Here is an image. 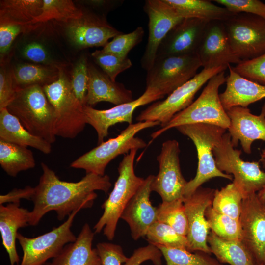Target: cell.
I'll use <instances>...</instances> for the list:
<instances>
[{"mask_svg":"<svg viewBox=\"0 0 265 265\" xmlns=\"http://www.w3.org/2000/svg\"><path fill=\"white\" fill-rule=\"evenodd\" d=\"M41 166L43 173L34 187L31 200L33 207L29 213L30 226L37 225L47 213L52 211L61 221L76 210L90 208L97 197L95 191L106 193L111 186L107 175L86 173L79 181L70 182L60 180L45 163L42 162Z\"/></svg>","mask_w":265,"mask_h":265,"instance_id":"cell-1","label":"cell"},{"mask_svg":"<svg viewBox=\"0 0 265 265\" xmlns=\"http://www.w3.org/2000/svg\"><path fill=\"white\" fill-rule=\"evenodd\" d=\"M6 108L30 133L51 144L55 141V113L43 86L17 88L14 98Z\"/></svg>","mask_w":265,"mask_h":265,"instance_id":"cell-2","label":"cell"},{"mask_svg":"<svg viewBox=\"0 0 265 265\" xmlns=\"http://www.w3.org/2000/svg\"><path fill=\"white\" fill-rule=\"evenodd\" d=\"M226 80L225 71L213 76L195 101L151 134L152 140L170 129L187 124H208L228 129L230 119L222 105L219 94V87Z\"/></svg>","mask_w":265,"mask_h":265,"instance_id":"cell-3","label":"cell"},{"mask_svg":"<svg viewBox=\"0 0 265 265\" xmlns=\"http://www.w3.org/2000/svg\"><path fill=\"white\" fill-rule=\"evenodd\" d=\"M137 150L133 149L124 155L118 167L119 175L113 190L102 205L103 213L93 228L95 233L103 231L109 240L114 238L123 210L145 179L134 173V161Z\"/></svg>","mask_w":265,"mask_h":265,"instance_id":"cell-4","label":"cell"},{"mask_svg":"<svg viewBox=\"0 0 265 265\" xmlns=\"http://www.w3.org/2000/svg\"><path fill=\"white\" fill-rule=\"evenodd\" d=\"M176 129L189 137L195 146L198 167L194 178L187 182L183 192L184 198L192 195L201 185L215 177L233 180V176L221 171L216 166L213 150L219 143L226 129L208 124H187Z\"/></svg>","mask_w":265,"mask_h":265,"instance_id":"cell-5","label":"cell"},{"mask_svg":"<svg viewBox=\"0 0 265 265\" xmlns=\"http://www.w3.org/2000/svg\"><path fill=\"white\" fill-rule=\"evenodd\" d=\"M160 125L158 121H140L129 125L116 137L99 144L90 151L80 156L70 164V167L82 169L86 173L104 176L109 162L120 155H125L131 150L145 148L146 143L135 137L140 131Z\"/></svg>","mask_w":265,"mask_h":265,"instance_id":"cell-6","label":"cell"},{"mask_svg":"<svg viewBox=\"0 0 265 265\" xmlns=\"http://www.w3.org/2000/svg\"><path fill=\"white\" fill-rule=\"evenodd\" d=\"M43 88L55 111L56 136L71 139L76 137L87 123L85 105L75 97L71 80L60 71L57 79L43 86Z\"/></svg>","mask_w":265,"mask_h":265,"instance_id":"cell-7","label":"cell"},{"mask_svg":"<svg viewBox=\"0 0 265 265\" xmlns=\"http://www.w3.org/2000/svg\"><path fill=\"white\" fill-rule=\"evenodd\" d=\"M241 150L234 148L230 135L225 133L214 147L213 154L217 167L222 172L231 174L233 183L244 197L259 191L265 185V172L259 162L243 160Z\"/></svg>","mask_w":265,"mask_h":265,"instance_id":"cell-8","label":"cell"},{"mask_svg":"<svg viewBox=\"0 0 265 265\" xmlns=\"http://www.w3.org/2000/svg\"><path fill=\"white\" fill-rule=\"evenodd\" d=\"M223 23L231 48L241 61L265 53V18L239 13Z\"/></svg>","mask_w":265,"mask_h":265,"instance_id":"cell-9","label":"cell"},{"mask_svg":"<svg viewBox=\"0 0 265 265\" xmlns=\"http://www.w3.org/2000/svg\"><path fill=\"white\" fill-rule=\"evenodd\" d=\"M228 66L203 69L193 78L178 87L162 101H157L142 111L136 120L140 121H158L162 127L178 112L188 106L195 94L214 75L224 71Z\"/></svg>","mask_w":265,"mask_h":265,"instance_id":"cell-10","label":"cell"},{"mask_svg":"<svg viewBox=\"0 0 265 265\" xmlns=\"http://www.w3.org/2000/svg\"><path fill=\"white\" fill-rule=\"evenodd\" d=\"M201 62L197 54L183 56H157L148 71L146 87L159 90L164 96L187 82L197 73Z\"/></svg>","mask_w":265,"mask_h":265,"instance_id":"cell-11","label":"cell"},{"mask_svg":"<svg viewBox=\"0 0 265 265\" xmlns=\"http://www.w3.org/2000/svg\"><path fill=\"white\" fill-rule=\"evenodd\" d=\"M80 211H75L61 225L36 237L27 238L18 233L17 239L23 252L20 265H43L57 256L66 245L74 242L77 237L71 228Z\"/></svg>","mask_w":265,"mask_h":265,"instance_id":"cell-12","label":"cell"},{"mask_svg":"<svg viewBox=\"0 0 265 265\" xmlns=\"http://www.w3.org/2000/svg\"><path fill=\"white\" fill-rule=\"evenodd\" d=\"M178 142L168 140L162 144L161 152L157 157L159 170L151 184L152 191L161 197L162 202L184 199L183 192L186 185L181 170Z\"/></svg>","mask_w":265,"mask_h":265,"instance_id":"cell-13","label":"cell"},{"mask_svg":"<svg viewBox=\"0 0 265 265\" xmlns=\"http://www.w3.org/2000/svg\"><path fill=\"white\" fill-rule=\"evenodd\" d=\"M164 96L156 88L146 87L145 92L137 99L108 109L98 110L85 105L84 112L86 123L95 130L98 143L100 144L108 135L111 126L123 122L129 125L132 124L133 114L137 107L162 99Z\"/></svg>","mask_w":265,"mask_h":265,"instance_id":"cell-14","label":"cell"},{"mask_svg":"<svg viewBox=\"0 0 265 265\" xmlns=\"http://www.w3.org/2000/svg\"><path fill=\"white\" fill-rule=\"evenodd\" d=\"M143 9L149 18V35L140 63L142 68L148 71L153 66L163 39L183 18L165 0H147Z\"/></svg>","mask_w":265,"mask_h":265,"instance_id":"cell-15","label":"cell"},{"mask_svg":"<svg viewBox=\"0 0 265 265\" xmlns=\"http://www.w3.org/2000/svg\"><path fill=\"white\" fill-rule=\"evenodd\" d=\"M214 192L215 189L200 186L190 196L184 198L188 225L187 250L190 252L211 254L207 242L210 228L205 211L212 205Z\"/></svg>","mask_w":265,"mask_h":265,"instance_id":"cell-16","label":"cell"},{"mask_svg":"<svg viewBox=\"0 0 265 265\" xmlns=\"http://www.w3.org/2000/svg\"><path fill=\"white\" fill-rule=\"evenodd\" d=\"M241 241L249 250L256 264L265 265V202L257 193L244 197L239 217Z\"/></svg>","mask_w":265,"mask_h":265,"instance_id":"cell-17","label":"cell"},{"mask_svg":"<svg viewBox=\"0 0 265 265\" xmlns=\"http://www.w3.org/2000/svg\"><path fill=\"white\" fill-rule=\"evenodd\" d=\"M196 54L205 69L228 66L231 64L237 65L241 62L231 48L223 21H221L207 23Z\"/></svg>","mask_w":265,"mask_h":265,"instance_id":"cell-18","label":"cell"},{"mask_svg":"<svg viewBox=\"0 0 265 265\" xmlns=\"http://www.w3.org/2000/svg\"><path fill=\"white\" fill-rule=\"evenodd\" d=\"M208 22L196 18L183 19L163 39L159 47L157 56L196 54Z\"/></svg>","mask_w":265,"mask_h":265,"instance_id":"cell-19","label":"cell"},{"mask_svg":"<svg viewBox=\"0 0 265 265\" xmlns=\"http://www.w3.org/2000/svg\"><path fill=\"white\" fill-rule=\"evenodd\" d=\"M154 176L150 175L144 179L120 217L129 226L131 236L135 240L145 236L150 227L158 221L157 207L153 206L150 200Z\"/></svg>","mask_w":265,"mask_h":265,"instance_id":"cell-20","label":"cell"},{"mask_svg":"<svg viewBox=\"0 0 265 265\" xmlns=\"http://www.w3.org/2000/svg\"><path fill=\"white\" fill-rule=\"evenodd\" d=\"M230 119L228 130L234 147L240 141L243 151L251 153L253 142L265 141V103L259 115L253 114L247 107L236 106L226 110Z\"/></svg>","mask_w":265,"mask_h":265,"instance_id":"cell-21","label":"cell"},{"mask_svg":"<svg viewBox=\"0 0 265 265\" xmlns=\"http://www.w3.org/2000/svg\"><path fill=\"white\" fill-rule=\"evenodd\" d=\"M66 33L78 48L105 46L108 40L122 32L109 25L104 17L85 13L78 20L68 23Z\"/></svg>","mask_w":265,"mask_h":265,"instance_id":"cell-22","label":"cell"},{"mask_svg":"<svg viewBox=\"0 0 265 265\" xmlns=\"http://www.w3.org/2000/svg\"><path fill=\"white\" fill-rule=\"evenodd\" d=\"M88 82L85 105L91 106L100 102H107L116 106L133 101L132 93L125 85L113 81L103 71L88 64Z\"/></svg>","mask_w":265,"mask_h":265,"instance_id":"cell-23","label":"cell"},{"mask_svg":"<svg viewBox=\"0 0 265 265\" xmlns=\"http://www.w3.org/2000/svg\"><path fill=\"white\" fill-rule=\"evenodd\" d=\"M229 75L226 78L225 91L219 94L222 105L226 111L231 108L247 106L265 98V85L248 80L228 66Z\"/></svg>","mask_w":265,"mask_h":265,"instance_id":"cell-24","label":"cell"},{"mask_svg":"<svg viewBox=\"0 0 265 265\" xmlns=\"http://www.w3.org/2000/svg\"><path fill=\"white\" fill-rule=\"evenodd\" d=\"M20 203H9L0 205V232L2 244L7 252L10 265L18 264L20 257L17 253L16 240L20 228L29 225L27 209L20 207Z\"/></svg>","mask_w":265,"mask_h":265,"instance_id":"cell-25","label":"cell"},{"mask_svg":"<svg viewBox=\"0 0 265 265\" xmlns=\"http://www.w3.org/2000/svg\"><path fill=\"white\" fill-rule=\"evenodd\" d=\"M94 233L88 223L84 224L76 240L66 245L51 265H101L97 249L92 248Z\"/></svg>","mask_w":265,"mask_h":265,"instance_id":"cell-26","label":"cell"},{"mask_svg":"<svg viewBox=\"0 0 265 265\" xmlns=\"http://www.w3.org/2000/svg\"><path fill=\"white\" fill-rule=\"evenodd\" d=\"M0 140L31 147L46 154L52 150L51 143L30 133L6 108L0 110Z\"/></svg>","mask_w":265,"mask_h":265,"instance_id":"cell-27","label":"cell"},{"mask_svg":"<svg viewBox=\"0 0 265 265\" xmlns=\"http://www.w3.org/2000/svg\"><path fill=\"white\" fill-rule=\"evenodd\" d=\"M207 242L211 253L221 263L230 265H256L254 257L241 240L226 239L209 233Z\"/></svg>","mask_w":265,"mask_h":265,"instance_id":"cell-28","label":"cell"},{"mask_svg":"<svg viewBox=\"0 0 265 265\" xmlns=\"http://www.w3.org/2000/svg\"><path fill=\"white\" fill-rule=\"evenodd\" d=\"M183 19L196 18L208 22L224 21L234 13L207 0H165Z\"/></svg>","mask_w":265,"mask_h":265,"instance_id":"cell-29","label":"cell"},{"mask_svg":"<svg viewBox=\"0 0 265 265\" xmlns=\"http://www.w3.org/2000/svg\"><path fill=\"white\" fill-rule=\"evenodd\" d=\"M42 0H5L0 4L1 24L28 26L42 12Z\"/></svg>","mask_w":265,"mask_h":265,"instance_id":"cell-30","label":"cell"},{"mask_svg":"<svg viewBox=\"0 0 265 265\" xmlns=\"http://www.w3.org/2000/svg\"><path fill=\"white\" fill-rule=\"evenodd\" d=\"M0 164L9 176L15 177L21 171L34 168L35 160L27 147L0 140Z\"/></svg>","mask_w":265,"mask_h":265,"instance_id":"cell-31","label":"cell"},{"mask_svg":"<svg viewBox=\"0 0 265 265\" xmlns=\"http://www.w3.org/2000/svg\"><path fill=\"white\" fill-rule=\"evenodd\" d=\"M59 73L53 67L24 64L16 68L13 78L17 88L33 85L44 86L56 80Z\"/></svg>","mask_w":265,"mask_h":265,"instance_id":"cell-32","label":"cell"},{"mask_svg":"<svg viewBox=\"0 0 265 265\" xmlns=\"http://www.w3.org/2000/svg\"><path fill=\"white\" fill-rule=\"evenodd\" d=\"M84 12L70 0H43L42 12L31 24L55 20L69 23L81 18Z\"/></svg>","mask_w":265,"mask_h":265,"instance_id":"cell-33","label":"cell"},{"mask_svg":"<svg viewBox=\"0 0 265 265\" xmlns=\"http://www.w3.org/2000/svg\"><path fill=\"white\" fill-rule=\"evenodd\" d=\"M244 196L232 182L215 190L212 206L217 212L239 220Z\"/></svg>","mask_w":265,"mask_h":265,"instance_id":"cell-34","label":"cell"},{"mask_svg":"<svg viewBox=\"0 0 265 265\" xmlns=\"http://www.w3.org/2000/svg\"><path fill=\"white\" fill-rule=\"evenodd\" d=\"M205 217L211 231L218 237L226 239L241 240L242 230L239 220L217 212L212 205L206 209Z\"/></svg>","mask_w":265,"mask_h":265,"instance_id":"cell-35","label":"cell"},{"mask_svg":"<svg viewBox=\"0 0 265 265\" xmlns=\"http://www.w3.org/2000/svg\"><path fill=\"white\" fill-rule=\"evenodd\" d=\"M158 221L165 223L178 233L186 237L188 225L184 199L162 202L157 207Z\"/></svg>","mask_w":265,"mask_h":265,"instance_id":"cell-36","label":"cell"},{"mask_svg":"<svg viewBox=\"0 0 265 265\" xmlns=\"http://www.w3.org/2000/svg\"><path fill=\"white\" fill-rule=\"evenodd\" d=\"M156 246L160 250L166 265H224L210 254L202 251L193 253L186 249Z\"/></svg>","mask_w":265,"mask_h":265,"instance_id":"cell-37","label":"cell"},{"mask_svg":"<svg viewBox=\"0 0 265 265\" xmlns=\"http://www.w3.org/2000/svg\"><path fill=\"white\" fill-rule=\"evenodd\" d=\"M146 237L149 244L168 248L187 249L186 237L178 233L168 225L157 221L148 229Z\"/></svg>","mask_w":265,"mask_h":265,"instance_id":"cell-38","label":"cell"},{"mask_svg":"<svg viewBox=\"0 0 265 265\" xmlns=\"http://www.w3.org/2000/svg\"><path fill=\"white\" fill-rule=\"evenodd\" d=\"M144 30L142 27L138 26L129 33H120L108 42L102 51L116 55L120 57H128L130 51L142 40Z\"/></svg>","mask_w":265,"mask_h":265,"instance_id":"cell-39","label":"cell"},{"mask_svg":"<svg viewBox=\"0 0 265 265\" xmlns=\"http://www.w3.org/2000/svg\"><path fill=\"white\" fill-rule=\"evenodd\" d=\"M91 56L95 63L113 81H116L120 73L132 66V61L128 57L123 58L102 50H95Z\"/></svg>","mask_w":265,"mask_h":265,"instance_id":"cell-40","label":"cell"},{"mask_svg":"<svg viewBox=\"0 0 265 265\" xmlns=\"http://www.w3.org/2000/svg\"><path fill=\"white\" fill-rule=\"evenodd\" d=\"M232 68L242 77L265 85V53L256 58L241 61Z\"/></svg>","mask_w":265,"mask_h":265,"instance_id":"cell-41","label":"cell"},{"mask_svg":"<svg viewBox=\"0 0 265 265\" xmlns=\"http://www.w3.org/2000/svg\"><path fill=\"white\" fill-rule=\"evenodd\" d=\"M88 65L85 56L80 58L74 67L71 80L75 97L83 105H85L88 82Z\"/></svg>","mask_w":265,"mask_h":265,"instance_id":"cell-42","label":"cell"},{"mask_svg":"<svg viewBox=\"0 0 265 265\" xmlns=\"http://www.w3.org/2000/svg\"><path fill=\"white\" fill-rule=\"evenodd\" d=\"M230 12L245 13L265 18V4L259 0H214Z\"/></svg>","mask_w":265,"mask_h":265,"instance_id":"cell-43","label":"cell"},{"mask_svg":"<svg viewBox=\"0 0 265 265\" xmlns=\"http://www.w3.org/2000/svg\"><path fill=\"white\" fill-rule=\"evenodd\" d=\"M96 248L101 260V265H123L127 260L121 246L108 242H101Z\"/></svg>","mask_w":265,"mask_h":265,"instance_id":"cell-44","label":"cell"},{"mask_svg":"<svg viewBox=\"0 0 265 265\" xmlns=\"http://www.w3.org/2000/svg\"><path fill=\"white\" fill-rule=\"evenodd\" d=\"M162 254L155 245L149 244L135 250L123 265H140L143 262L150 260L155 265H161Z\"/></svg>","mask_w":265,"mask_h":265,"instance_id":"cell-45","label":"cell"},{"mask_svg":"<svg viewBox=\"0 0 265 265\" xmlns=\"http://www.w3.org/2000/svg\"><path fill=\"white\" fill-rule=\"evenodd\" d=\"M13 77L3 68L0 71V110L7 108L15 97L17 87Z\"/></svg>","mask_w":265,"mask_h":265,"instance_id":"cell-46","label":"cell"},{"mask_svg":"<svg viewBox=\"0 0 265 265\" xmlns=\"http://www.w3.org/2000/svg\"><path fill=\"white\" fill-rule=\"evenodd\" d=\"M24 26L10 24H0V53L1 56L9 51L13 41L22 31Z\"/></svg>","mask_w":265,"mask_h":265,"instance_id":"cell-47","label":"cell"},{"mask_svg":"<svg viewBox=\"0 0 265 265\" xmlns=\"http://www.w3.org/2000/svg\"><path fill=\"white\" fill-rule=\"evenodd\" d=\"M22 54L26 59L38 63H49L51 62L48 53L41 43L31 42L22 49Z\"/></svg>","mask_w":265,"mask_h":265,"instance_id":"cell-48","label":"cell"},{"mask_svg":"<svg viewBox=\"0 0 265 265\" xmlns=\"http://www.w3.org/2000/svg\"><path fill=\"white\" fill-rule=\"evenodd\" d=\"M34 191V187L30 186L14 188L6 194L0 195V205L6 203H20V200L22 199L31 200Z\"/></svg>","mask_w":265,"mask_h":265,"instance_id":"cell-49","label":"cell"},{"mask_svg":"<svg viewBox=\"0 0 265 265\" xmlns=\"http://www.w3.org/2000/svg\"><path fill=\"white\" fill-rule=\"evenodd\" d=\"M257 196L259 199L265 202V185L257 193Z\"/></svg>","mask_w":265,"mask_h":265,"instance_id":"cell-50","label":"cell"},{"mask_svg":"<svg viewBox=\"0 0 265 265\" xmlns=\"http://www.w3.org/2000/svg\"><path fill=\"white\" fill-rule=\"evenodd\" d=\"M260 162H261L263 165V167L265 169V149L262 151L261 154Z\"/></svg>","mask_w":265,"mask_h":265,"instance_id":"cell-51","label":"cell"},{"mask_svg":"<svg viewBox=\"0 0 265 265\" xmlns=\"http://www.w3.org/2000/svg\"><path fill=\"white\" fill-rule=\"evenodd\" d=\"M43 265H51V262H47L46 263H45L44 264H43Z\"/></svg>","mask_w":265,"mask_h":265,"instance_id":"cell-52","label":"cell"},{"mask_svg":"<svg viewBox=\"0 0 265 265\" xmlns=\"http://www.w3.org/2000/svg\"><path fill=\"white\" fill-rule=\"evenodd\" d=\"M256 265H263L258 264H256Z\"/></svg>","mask_w":265,"mask_h":265,"instance_id":"cell-53","label":"cell"}]
</instances>
